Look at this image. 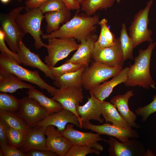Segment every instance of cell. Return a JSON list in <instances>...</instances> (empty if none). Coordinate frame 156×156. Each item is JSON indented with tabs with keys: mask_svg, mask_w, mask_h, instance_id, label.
<instances>
[{
	"mask_svg": "<svg viewBox=\"0 0 156 156\" xmlns=\"http://www.w3.org/2000/svg\"><path fill=\"white\" fill-rule=\"evenodd\" d=\"M90 94V97L88 98L87 102L83 105H79L77 106L78 114L82 119L83 123L91 120L103 123L104 119L101 117L102 101L98 99L92 93Z\"/></svg>",
	"mask_w": 156,
	"mask_h": 156,
	"instance_id": "ffe728a7",
	"label": "cell"
},
{
	"mask_svg": "<svg viewBox=\"0 0 156 156\" xmlns=\"http://www.w3.org/2000/svg\"><path fill=\"white\" fill-rule=\"evenodd\" d=\"M92 59L110 67H122L125 61L119 37L115 45L100 48L94 45Z\"/></svg>",
	"mask_w": 156,
	"mask_h": 156,
	"instance_id": "8fae6325",
	"label": "cell"
},
{
	"mask_svg": "<svg viewBox=\"0 0 156 156\" xmlns=\"http://www.w3.org/2000/svg\"><path fill=\"white\" fill-rule=\"evenodd\" d=\"M93 153L99 155L101 151L87 145L73 146L66 156H85Z\"/></svg>",
	"mask_w": 156,
	"mask_h": 156,
	"instance_id": "836d02e7",
	"label": "cell"
},
{
	"mask_svg": "<svg viewBox=\"0 0 156 156\" xmlns=\"http://www.w3.org/2000/svg\"><path fill=\"white\" fill-rule=\"evenodd\" d=\"M5 34L4 32L0 29V51L1 53L9 54L14 58L18 63L21 64L18 53H15L9 50L5 43Z\"/></svg>",
	"mask_w": 156,
	"mask_h": 156,
	"instance_id": "f35d334b",
	"label": "cell"
},
{
	"mask_svg": "<svg viewBox=\"0 0 156 156\" xmlns=\"http://www.w3.org/2000/svg\"><path fill=\"white\" fill-rule=\"evenodd\" d=\"M84 97L83 88L66 87L57 89L52 99L59 102L63 107L73 113L78 118L80 128H83L82 120L79 116L77 107L82 103Z\"/></svg>",
	"mask_w": 156,
	"mask_h": 156,
	"instance_id": "30bf717a",
	"label": "cell"
},
{
	"mask_svg": "<svg viewBox=\"0 0 156 156\" xmlns=\"http://www.w3.org/2000/svg\"><path fill=\"white\" fill-rule=\"evenodd\" d=\"M9 126L7 123L0 117V145L7 144V132Z\"/></svg>",
	"mask_w": 156,
	"mask_h": 156,
	"instance_id": "ab89813d",
	"label": "cell"
},
{
	"mask_svg": "<svg viewBox=\"0 0 156 156\" xmlns=\"http://www.w3.org/2000/svg\"><path fill=\"white\" fill-rule=\"evenodd\" d=\"M116 1L118 3H120V1H121V0H116Z\"/></svg>",
	"mask_w": 156,
	"mask_h": 156,
	"instance_id": "7dc6e473",
	"label": "cell"
},
{
	"mask_svg": "<svg viewBox=\"0 0 156 156\" xmlns=\"http://www.w3.org/2000/svg\"><path fill=\"white\" fill-rule=\"evenodd\" d=\"M85 67L55 77L53 82L54 85L59 88L66 87L83 88L82 75Z\"/></svg>",
	"mask_w": 156,
	"mask_h": 156,
	"instance_id": "484cf974",
	"label": "cell"
},
{
	"mask_svg": "<svg viewBox=\"0 0 156 156\" xmlns=\"http://www.w3.org/2000/svg\"><path fill=\"white\" fill-rule=\"evenodd\" d=\"M156 45L155 43L151 42L146 49H139L138 55L134 59V63L130 64L127 79L124 83L126 86L156 89L155 82L152 78L150 70L151 54Z\"/></svg>",
	"mask_w": 156,
	"mask_h": 156,
	"instance_id": "7a4b0ae2",
	"label": "cell"
},
{
	"mask_svg": "<svg viewBox=\"0 0 156 156\" xmlns=\"http://www.w3.org/2000/svg\"><path fill=\"white\" fill-rule=\"evenodd\" d=\"M74 125L67 124L65 129L61 133L71 142L73 146L87 145L100 151H103V146L99 141L106 142L107 140L101 137L100 135L92 132L79 131L74 128Z\"/></svg>",
	"mask_w": 156,
	"mask_h": 156,
	"instance_id": "7c38bea8",
	"label": "cell"
},
{
	"mask_svg": "<svg viewBox=\"0 0 156 156\" xmlns=\"http://www.w3.org/2000/svg\"><path fill=\"white\" fill-rule=\"evenodd\" d=\"M10 0H0L3 3L6 4L8 3Z\"/></svg>",
	"mask_w": 156,
	"mask_h": 156,
	"instance_id": "f6af8a7d",
	"label": "cell"
},
{
	"mask_svg": "<svg viewBox=\"0 0 156 156\" xmlns=\"http://www.w3.org/2000/svg\"><path fill=\"white\" fill-rule=\"evenodd\" d=\"M27 156H56L58 155L48 150H32L25 153Z\"/></svg>",
	"mask_w": 156,
	"mask_h": 156,
	"instance_id": "60d3db41",
	"label": "cell"
},
{
	"mask_svg": "<svg viewBox=\"0 0 156 156\" xmlns=\"http://www.w3.org/2000/svg\"><path fill=\"white\" fill-rule=\"evenodd\" d=\"M99 25L101 26V31L103 32L109 42L111 45L116 44L118 41V38H116L114 34L110 30L107 20L105 18L102 19L100 20Z\"/></svg>",
	"mask_w": 156,
	"mask_h": 156,
	"instance_id": "8d00e7d4",
	"label": "cell"
},
{
	"mask_svg": "<svg viewBox=\"0 0 156 156\" xmlns=\"http://www.w3.org/2000/svg\"><path fill=\"white\" fill-rule=\"evenodd\" d=\"M64 3L67 8L70 11L79 10L80 8V5L75 0H62Z\"/></svg>",
	"mask_w": 156,
	"mask_h": 156,
	"instance_id": "ee69618b",
	"label": "cell"
},
{
	"mask_svg": "<svg viewBox=\"0 0 156 156\" xmlns=\"http://www.w3.org/2000/svg\"><path fill=\"white\" fill-rule=\"evenodd\" d=\"M124 60L133 59V50L135 48L133 42L127 33L125 23L122 24L119 37Z\"/></svg>",
	"mask_w": 156,
	"mask_h": 156,
	"instance_id": "f546056e",
	"label": "cell"
},
{
	"mask_svg": "<svg viewBox=\"0 0 156 156\" xmlns=\"http://www.w3.org/2000/svg\"><path fill=\"white\" fill-rule=\"evenodd\" d=\"M62 0H49L41 4L38 8L43 14L57 11L66 8Z\"/></svg>",
	"mask_w": 156,
	"mask_h": 156,
	"instance_id": "e575fe53",
	"label": "cell"
},
{
	"mask_svg": "<svg viewBox=\"0 0 156 156\" xmlns=\"http://www.w3.org/2000/svg\"><path fill=\"white\" fill-rule=\"evenodd\" d=\"M19 49L17 53L20 64L24 66L36 68L43 72L45 76L54 80L50 68L42 61L39 55L31 52L23 42L20 41L18 44Z\"/></svg>",
	"mask_w": 156,
	"mask_h": 156,
	"instance_id": "ac0fdd59",
	"label": "cell"
},
{
	"mask_svg": "<svg viewBox=\"0 0 156 156\" xmlns=\"http://www.w3.org/2000/svg\"><path fill=\"white\" fill-rule=\"evenodd\" d=\"M68 123H70L80 128V123L77 117L72 112L63 108L60 112L48 115L44 119L36 126L46 127L53 125L57 127L59 131L64 130Z\"/></svg>",
	"mask_w": 156,
	"mask_h": 156,
	"instance_id": "e0dca14e",
	"label": "cell"
},
{
	"mask_svg": "<svg viewBox=\"0 0 156 156\" xmlns=\"http://www.w3.org/2000/svg\"><path fill=\"white\" fill-rule=\"evenodd\" d=\"M83 128L94 131L100 135H104L115 137L122 142L127 141L131 138L139 137L138 131L132 127L125 128L116 126L106 122L102 125H95L90 121L83 123Z\"/></svg>",
	"mask_w": 156,
	"mask_h": 156,
	"instance_id": "4fadbf2b",
	"label": "cell"
},
{
	"mask_svg": "<svg viewBox=\"0 0 156 156\" xmlns=\"http://www.w3.org/2000/svg\"><path fill=\"white\" fill-rule=\"evenodd\" d=\"M100 20L98 14L88 16L85 14L76 13L57 30L41 36L44 39L53 38H72L79 42L86 39L95 33Z\"/></svg>",
	"mask_w": 156,
	"mask_h": 156,
	"instance_id": "6da1fadb",
	"label": "cell"
},
{
	"mask_svg": "<svg viewBox=\"0 0 156 156\" xmlns=\"http://www.w3.org/2000/svg\"><path fill=\"white\" fill-rule=\"evenodd\" d=\"M122 67H110L101 63L92 62L86 67L82 75L83 86L90 91L102 83L119 73Z\"/></svg>",
	"mask_w": 156,
	"mask_h": 156,
	"instance_id": "5b68a950",
	"label": "cell"
},
{
	"mask_svg": "<svg viewBox=\"0 0 156 156\" xmlns=\"http://www.w3.org/2000/svg\"><path fill=\"white\" fill-rule=\"evenodd\" d=\"M49 0H27L25 3L27 8L29 9L38 8L43 3Z\"/></svg>",
	"mask_w": 156,
	"mask_h": 156,
	"instance_id": "7bdbcfd3",
	"label": "cell"
},
{
	"mask_svg": "<svg viewBox=\"0 0 156 156\" xmlns=\"http://www.w3.org/2000/svg\"><path fill=\"white\" fill-rule=\"evenodd\" d=\"M48 41L46 48L48 54L45 57L44 61L50 68L54 67L59 61L77 50L79 45L72 38H53L48 39Z\"/></svg>",
	"mask_w": 156,
	"mask_h": 156,
	"instance_id": "52a82bcc",
	"label": "cell"
},
{
	"mask_svg": "<svg viewBox=\"0 0 156 156\" xmlns=\"http://www.w3.org/2000/svg\"><path fill=\"white\" fill-rule=\"evenodd\" d=\"M153 3L150 0L146 7L140 10L134 16L129 28V36L132 40L135 48L142 42L153 41L151 37L152 31L148 28L149 20L148 14Z\"/></svg>",
	"mask_w": 156,
	"mask_h": 156,
	"instance_id": "8992f818",
	"label": "cell"
},
{
	"mask_svg": "<svg viewBox=\"0 0 156 156\" xmlns=\"http://www.w3.org/2000/svg\"><path fill=\"white\" fill-rule=\"evenodd\" d=\"M115 0H84L81 5V10L88 16H92L99 10H106L114 4Z\"/></svg>",
	"mask_w": 156,
	"mask_h": 156,
	"instance_id": "f1b7e54d",
	"label": "cell"
},
{
	"mask_svg": "<svg viewBox=\"0 0 156 156\" xmlns=\"http://www.w3.org/2000/svg\"><path fill=\"white\" fill-rule=\"evenodd\" d=\"M98 37V36L94 33L89 35L86 40L81 41L76 52L65 62L81 64L86 67L88 66L92 59L95 42Z\"/></svg>",
	"mask_w": 156,
	"mask_h": 156,
	"instance_id": "d6986e66",
	"label": "cell"
},
{
	"mask_svg": "<svg viewBox=\"0 0 156 156\" xmlns=\"http://www.w3.org/2000/svg\"><path fill=\"white\" fill-rule=\"evenodd\" d=\"M155 43L156 44V42H155Z\"/></svg>",
	"mask_w": 156,
	"mask_h": 156,
	"instance_id": "681fc988",
	"label": "cell"
},
{
	"mask_svg": "<svg viewBox=\"0 0 156 156\" xmlns=\"http://www.w3.org/2000/svg\"><path fill=\"white\" fill-rule=\"evenodd\" d=\"M45 129L46 127L38 125L29 127L18 149L25 153L32 150H47Z\"/></svg>",
	"mask_w": 156,
	"mask_h": 156,
	"instance_id": "2e32d148",
	"label": "cell"
},
{
	"mask_svg": "<svg viewBox=\"0 0 156 156\" xmlns=\"http://www.w3.org/2000/svg\"><path fill=\"white\" fill-rule=\"evenodd\" d=\"M136 138H131L120 142L114 137L110 136L106 142L109 145L108 152L111 156H144L145 150Z\"/></svg>",
	"mask_w": 156,
	"mask_h": 156,
	"instance_id": "5bb4252c",
	"label": "cell"
},
{
	"mask_svg": "<svg viewBox=\"0 0 156 156\" xmlns=\"http://www.w3.org/2000/svg\"><path fill=\"white\" fill-rule=\"evenodd\" d=\"M77 2H78L80 5L82 3L83 1L84 0H75Z\"/></svg>",
	"mask_w": 156,
	"mask_h": 156,
	"instance_id": "bcb514c9",
	"label": "cell"
},
{
	"mask_svg": "<svg viewBox=\"0 0 156 156\" xmlns=\"http://www.w3.org/2000/svg\"><path fill=\"white\" fill-rule=\"evenodd\" d=\"M129 68V67H127L122 69L110 80L106 81L99 85L89 91V93H92L99 100L104 101L109 96L116 86L126 81Z\"/></svg>",
	"mask_w": 156,
	"mask_h": 156,
	"instance_id": "7402d4cb",
	"label": "cell"
},
{
	"mask_svg": "<svg viewBox=\"0 0 156 156\" xmlns=\"http://www.w3.org/2000/svg\"><path fill=\"white\" fill-rule=\"evenodd\" d=\"M27 94L29 97L38 101L49 112L50 114L58 112L64 108L58 102L46 96L43 93L35 89H29Z\"/></svg>",
	"mask_w": 156,
	"mask_h": 156,
	"instance_id": "4316f807",
	"label": "cell"
},
{
	"mask_svg": "<svg viewBox=\"0 0 156 156\" xmlns=\"http://www.w3.org/2000/svg\"><path fill=\"white\" fill-rule=\"evenodd\" d=\"M101 114L106 122H110L114 125L125 128L132 127L110 102L102 101Z\"/></svg>",
	"mask_w": 156,
	"mask_h": 156,
	"instance_id": "d4e9b609",
	"label": "cell"
},
{
	"mask_svg": "<svg viewBox=\"0 0 156 156\" xmlns=\"http://www.w3.org/2000/svg\"><path fill=\"white\" fill-rule=\"evenodd\" d=\"M45 14L44 18L47 23L46 27L47 34L58 30L61 24L65 23L71 18L70 10L67 8Z\"/></svg>",
	"mask_w": 156,
	"mask_h": 156,
	"instance_id": "603a6c76",
	"label": "cell"
},
{
	"mask_svg": "<svg viewBox=\"0 0 156 156\" xmlns=\"http://www.w3.org/2000/svg\"><path fill=\"white\" fill-rule=\"evenodd\" d=\"M153 99L149 104L135 110L137 115L142 116V122H146L150 115L156 112V95L153 96Z\"/></svg>",
	"mask_w": 156,
	"mask_h": 156,
	"instance_id": "d590c367",
	"label": "cell"
},
{
	"mask_svg": "<svg viewBox=\"0 0 156 156\" xmlns=\"http://www.w3.org/2000/svg\"><path fill=\"white\" fill-rule=\"evenodd\" d=\"M20 100V106L17 112L29 127L36 126L50 115L38 101L28 96H24Z\"/></svg>",
	"mask_w": 156,
	"mask_h": 156,
	"instance_id": "9c48e42d",
	"label": "cell"
},
{
	"mask_svg": "<svg viewBox=\"0 0 156 156\" xmlns=\"http://www.w3.org/2000/svg\"><path fill=\"white\" fill-rule=\"evenodd\" d=\"M0 150L5 156H27L17 148L8 144L0 145Z\"/></svg>",
	"mask_w": 156,
	"mask_h": 156,
	"instance_id": "74e56055",
	"label": "cell"
},
{
	"mask_svg": "<svg viewBox=\"0 0 156 156\" xmlns=\"http://www.w3.org/2000/svg\"><path fill=\"white\" fill-rule=\"evenodd\" d=\"M133 95L132 90H128L125 94L113 97L110 102L116 107L120 115L131 127L138 128L140 126L135 122L137 114L130 109L128 104L129 98Z\"/></svg>",
	"mask_w": 156,
	"mask_h": 156,
	"instance_id": "44dd1931",
	"label": "cell"
},
{
	"mask_svg": "<svg viewBox=\"0 0 156 156\" xmlns=\"http://www.w3.org/2000/svg\"><path fill=\"white\" fill-rule=\"evenodd\" d=\"M86 66L81 64L65 62L60 66L51 67L50 69L51 73L55 78L66 73L76 71Z\"/></svg>",
	"mask_w": 156,
	"mask_h": 156,
	"instance_id": "1f68e13d",
	"label": "cell"
},
{
	"mask_svg": "<svg viewBox=\"0 0 156 156\" xmlns=\"http://www.w3.org/2000/svg\"><path fill=\"white\" fill-rule=\"evenodd\" d=\"M0 117L3 119L10 127L26 133L29 127L17 112L0 110Z\"/></svg>",
	"mask_w": 156,
	"mask_h": 156,
	"instance_id": "83f0119b",
	"label": "cell"
},
{
	"mask_svg": "<svg viewBox=\"0 0 156 156\" xmlns=\"http://www.w3.org/2000/svg\"><path fill=\"white\" fill-rule=\"evenodd\" d=\"M25 133L19 130L9 127L7 132L8 144L18 148L23 142Z\"/></svg>",
	"mask_w": 156,
	"mask_h": 156,
	"instance_id": "d6a6232c",
	"label": "cell"
},
{
	"mask_svg": "<svg viewBox=\"0 0 156 156\" xmlns=\"http://www.w3.org/2000/svg\"><path fill=\"white\" fill-rule=\"evenodd\" d=\"M23 9L21 7L13 8L1 18V29L5 34V40L12 52L17 53L19 42L23 40L25 34L21 30L16 21L17 16Z\"/></svg>",
	"mask_w": 156,
	"mask_h": 156,
	"instance_id": "ba28073f",
	"label": "cell"
},
{
	"mask_svg": "<svg viewBox=\"0 0 156 156\" xmlns=\"http://www.w3.org/2000/svg\"><path fill=\"white\" fill-rule=\"evenodd\" d=\"M95 44L100 48L112 46L108 41L101 31H100L99 35L95 42Z\"/></svg>",
	"mask_w": 156,
	"mask_h": 156,
	"instance_id": "b9f144b4",
	"label": "cell"
},
{
	"mask_svg": "<svg viewBox=\"0 0 156 156\" xmlns=\"http://www.w3.org/2000/svg\"><path fill=\"white\" fill-rule=\"evenodd\" d=\"M20 100L5 92L0 93V110L16 112L19 109Z\"/></svg>",
	"mask_w": 156,
	"mask_h": 156,
	"instance_id": "4dcf8cb0",
	"label": "cell"
},
{
	"mask_svg": "<svg viewBox=\"0 0 156 156\" xmlns=\"http://www.w3.org/2000/svg\"><path fill=\"white\" fill-rule=\"evenodd\" d=\"M26 12L19 14L16 17V22L21 30L25 34L29 33L34 40V46L36 49L42 47L46 48L47 45L44 43L40 38L44 34L41 25L44 16L38 8L29 9L26 7Z\"/></svg>",
	"mask_w": 156,
	"mask_h": 156,
	"instance_id": "277c9868",
	"label": "cell"
},
{
	"mask_svg": "<svg viewBox=\"0 0 156 156\" xmlns=\"http://www.w3.org/2000/svg\"><path fill=\"white\" fill-rule=\"evenodd\" d=\"M19 2H21L22 1H23V0H17Z\"/></svg>",
	"mask_w": 156,
	"mask_h": 156,
	"instance_id": "c3c4849f",
	"label": "cell"
},
{
	"mask_svg": "<svg viewBox=\"0 0 156 156\" xmlns=\"http://www.w3.org/2000/svg\"><path fill=\"white\" fill-rule=\"evenodd\" d=\"M12 73L22 80L35 84L46 90L51 95L55 94L57 89L47 84L40 77L37 70L31 71L20 66L10 55L1 53L0 55V74Z\"/></svg>",
	"mask_w": 156,
	"mask_h": 156,
	"instance_id": "3957f363",
	"label": "cell"
},
{
	"mask_svg": "<svg viewBox=\"0 0 156 156\" xmlns=\"http://www.w3.org/2000/svg\"><path fill=\"white\" fill-rule=\"evenodd\" d=\"M55 126L49 125L46 127V148L58 156H66L73 146L70 141L56 129Z\"/></svg>",
	"mask_w": 156,
	"mask_h": 156,
	"instance_id": "9a60e30c",
	"label": "cell"
},
{
	"mask_svg": "<svg viewBox=\"0 0 156 156\" xmlns=\"http://www.w3.org/2000/svg\"><path fill=\"white\" fill-rule=\"evenodd\" d=\"M22 81L11 73L0 74V91L12 93L19 89L35 88L34 86Z\"/></svg>",
	"mask_w": 156,
	"mask_h": 156,
	"instance_id": "cb8c5ba5",
	"label": "cell"
}]
</instances>
